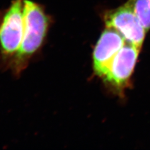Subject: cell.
Returning <instances> with one entry per match:
<instances>
[{"label":"cell","mask_w":150,"mask_h":150,"mask_svg":"<svg viewBox=\"0 0 150 150\" xmlns=\"http://www.w3.org/2000/svg\"><path fill=\"white\" fill-rule=\"evenodd\" d=\"M25 31L20 48L11 58L0 67L19 78L41 54L45 46L53 19L41 4L24 0Z\"/></svg>","instance_id":"6da1fadb"},{"label":"cell","mask_w":150,"mask_h":150,"mask_svg":"<svg viewBox=\"0 0 150 150\" xmlns=\"http://www.w3.org/2000/svg\"><path fill=\"white\" fill-rule=\"evenodd\" d=\"M24 31V0H15L0 13V67L16 53Z\"/></svg>","instance_id":"7a4b0ae2"},{"label":"cell","mask_w":150,"mask_h":150,"mask_svg":"<svg viewBox=\"0 0 150 150\" xmlns=\"http://www.w3.org/2000/svg\"><path fill=\"white\" fill-rule=\"evenodd\" d=\"M105 21L107 28L116 30L126 42L140 49L146 31L134 10L132 0L107 12L105 15Z\"/></svg>","instance_id":"3957f363"},{"label":"cell","mask_w":150,"mask_h":150,"mask_svg":"<svg viewBox=\"0 0 150 150\" xmlns=\"http://www.w3.org/2000/svg\"><path fill=\"white\" fill-rule=\"evenodd\" d=\"M126 41L120 33L107 28L98 40L93 52V67L98 76L104 78L109 71L111 63Z\"/></svg>","instance_id":"277c9868"},{"label":"cell","mask_w":150,"mask_h":150,"mask_svg":"<svg viewBox=\"0 0 150 150\" xmlns=\"http://www.w3.org/2000/svg\"><path fill=\"white\" fill-rule=\"evenodd\" d=\"M139 51L137 46L126 42L115 56L109 71L103 79L117 87L125 85L132 74Z\"/></svg>","instance_id":"5b68a950"},{"label":"cell","mask_w":150,"mask_h":150,"mask_svg":"<svg viewBox=\"0 0 150 150\" xmlns=\"http://www.w3.org/2000/svg\"><path fill=\"white\" fill-rule=\"evenodd\" d=\"M134 10L146 31L150 28V0H132Z\"/></svg>","instance_id":"8992f818"}]
</instances>
